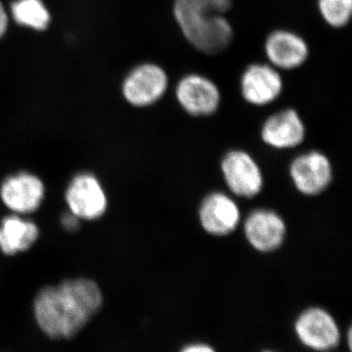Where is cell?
I'll return each instance as SVG.
<instances>
[{
    "label": "cell",
    "instance_id": "1",
    "mask_svg": "<svg viewBox=\"0 0 352 352\" xmlns=\"http://www.w3.org/2000/svg\"><path fill=\"white\" fill-rule=\"evenodd\" d=\"M99 285L89 278L64 280L41 288L32 310L39 329L51 340H71L78 335L103 307Z\"/></svg>",
    "mask_w": 352,
    "mask_h": 352
},
{
    "label": "cell",
    "instance_id": "2",
    "mask_svg": "<svg viewBox=\"0 0 352 352\" xmlns=\"http://www.w3.org/2000/svg\"><path fill=\"white\" fill-rule=\"evenodd\" d=\"M173 14L184 38L201 53L217 54L232 41V27L224 15L177 2H173Z\"/></svg>",
    "mask_w": 352,
    "mask_h": 352
},
{
    "label": "cell",
    "instance_id": "3",
    "mask_svg": "<svg viewBox=\"0 0 352 352\" xmlns=\"http://www.w3.org/2000/svg\"><path fill=\"white\" fill-rule=\"evenodd\" d=\"M294 333L302 346L314 352H333L342 340L335 317L321 307L302 310L294 322Z\"/></svg>",
    "mask_w": 352,
    "mask_h": 352
},
{
    "label": "cell",
    "instance_id": "4",
    "mask_svg": "<svg viewBox=\"0 0 352 352\" xmlns=\"http://www.w3.org/2000/svg\"><path fill=\"white\" fill-rule=\"evenodd\" d=\"M72 214L80 220L100 219L107 210V197L96 176L85 173L76 175L65 194Z\"/></svg>",
    "mask_w": 352,
    "mask_h": 352
},
{
    "label": "cell",
    "instance_id": "5",
    "mask_svg": "<svg viewBox=\"0 0 352 352\" xmlns=\"http://www.w3.org/2000/svg\"><path fill=\"white\" fill-rule=\"evenodd\" d=\"M168 78L156 64H143L132 69L124 80L122 91L129 103L135 107H148L166 94Z\"/></svg>",
    "mask_w": 352,
    "mask_h": 352
},
{
    "label": "cell",
    "instance_id": "6",
    "mask_svg": "<svg viewBox=\"0 0 352 352\" xmlns=\"http://www.w3.org/2000/svg\"><path fill=\"white\" fill-rule=\"evenodd\" d=\"M222 175L234 195L252 198L263 189V177L258 164L247 152H229L221 162Z\"/></svg>",
    "mask_w": 352,
    "mask_h": 352
},
{
    "label": "cell",
    "instance_id": "7",
    "mask_svg": "<svg viewBox=\"0 0 352 352\" xmlns=\"http://www.w3.org/2000/svg\"><path fill=\"white\" fill-rule=\"evenodd\" d=\"M175 95L183 110L194 117L212 115L219 107L220 92L217 85L198 74L183 76L176 85Z\"/></svg>",
    "mask_w": 352,
    "mask_h": 352
},
{
    "label": "cell",
    "instance_id": "8",
    "mask_svg": "<svg viewBox=\"0 0 352 352\" xmlns=\"http://www.w3.org/2000/svg\"><path fill=\"white\" fill-rule=\"evenodd\" d=\"M45 187L38 176L21 171L9 176L0 186V198L9 210L17 214H31L43 203Z\"/></svg>",
    "mask_w": 352,
    "mask_h": 352
},
{
    "label": "cell",
    "instance_id": "9",
    "mask_svg": "<svg viewBox=\"0 0 352 352\" xmlns=\"http://www.w3.org/2000/svg\"><path fill=\"white\" fill-rule=\"evenodd\" d=\"M289 175L296 188L303 195H318L332 182V164L325 155L312 151L292 162Z\"/></svg>",
    "mask_w": 352,
    "mask_h": 352
},
{
    "label": "cell",
    "instance_id": "10",
    "mask_svg": "<svg viewBox=\"0 0 352 352\" xmlns=\"http://www.w3.org/2000/svg\"><path fill=\"white\" fill-rule=\"evenodd\" d=\"M283 90V80L274 67L250 65L241 78V91L248 103L265 106L276 100Z\"/></svg>",
    "mask_w": 352,
    "mask_h": 352
},
{
    "label": "cell",
    "instance_id": "11",
    "mask_svg": "<svg viewBox=\"0 0 352 352\" xmlns=\"http://www.w3.org/2000/svg\"><path fill=\"white\" fill-rule=\"evenodd\" d=\"M244 232L248 242L256 251L272 252L284 242L286 224L277 212L259 208L245 219Z\"/></svg>",
    "mask_w": 352,
    "mask_h": 352
},
{
    "label": "cell",
    "instance_id": "12",
    "mask_svg": "<svg viewBox=\"0 0 352 352\" xmlns=\"http://www.w3.org/2000/svg\"><path fill=\"white\" fill-rule=\"evenodd\" d=\"M204 230L214 236L232 233L241 221L240 208L231 197L214 192L206 197L199 210Z\"/></svg>",
    "mask_w": 352,
    "mask_h": 352
},
{
    "label": "cell",
    "instance_id": "13",
    "mask_svg": "<svg viewBox=\"0 0 352 352\" xmlns=\"http://www.w3.org/2000/svg\"><path fill=\"white\" fill-rule=\"evenodd\" d=\"M264 47L271 65L281 69L298 68L309 54L307 41L296 32L286 30L271 32Z\"/></svg>",
    "mask_w": 352,
    "mask_h": 352
},
{
    "label": "cell",
    "instance_id": "14",
    "mask_svg": "<svg viewBox=\"0 0 352 352\" xmlns=\"http://www.w3.org/2000/svg\"><path fill=\"white\" fill-rule=\"evenodd\" d=\"M305 136V124L293 109H286L270 116L261 129L263 142L276 149L295 148L302 144Z\"/></svg>",
    "mask_w": 352,
    "mask_h": 352
},
{
    "label": "cell",
    "instance_id": "15",
    "mask_svg": "<svg viewBox=\"0 0 352 352\" xmlns=\"http://www.w3.org/2000/svg\"><path fill=\"white\" fill-rule=\"evenodd\" d=\"M39 234L38 226L31 220L7 215L0 223V251L9 256L29 251L38 240Z\"/></svg>",
    "mask_w": 352,
    "mask_h": 352
},
{
    "label": "cell",
    "instance_id": "16",
    "mask_svg": "<svg viewBox=\"0 0 352 352\" xmlns=\"http://www.w3.org/2000/svg\"><path fill=\"white\" fill-rule=\"evenodd\" d=\"M11 12L18 24L36 31H43L50 25V13L41 0H16Z\"/></svg>",
    "mask_w": 352,
    "mask_h": 352
},
{
    "label": "cell",
    "instance_id": "17",
    "mask_svg": "<svg viewBox=\"0 0 352 352\" xmlns=\"http://www.w3.org/2000/svg\"><path fill=\"white\" fill-rule=\"evenodd\" d=\"M318 9L324 21L338 29L351 21L352 0H318Z\"/></svg>",
    "mask_w": 352,
    "mask_h": 352
},
{
    "label": "cell",
    "instance_id": "18",
    "mask_svg": "<svg viewBox=\"0 0 352 352\" xmlns=\"http://www.w3.org/2000/svg\"><path fill=\"white\" fill-rule=\"evenodd\" d=\"M185 6L201 7L212 12L224 15L231 8L232 0H175Z\"/></svg>",
    "mask_w": 352,
    "mask_h": 352
},
{
    "label": "cell",
    "instance_id": "19",
    "mask_svg": "<svg viewBox=\"0 0 352 352\" xmlns=\"http://www.w3.org/2000/svg\"><path fill=\"white\" fill-rule=\"evenodd\" d=\"M62 226L65 230L68 231L69 233H75L78 232L80 228V219H78V217H76L75 214L69 212H65V214H62L61 219Z\"/></svg>",
    "mask_w": 352,
    "mask_h": 352
},
{
    "label": "cell",
    "instance_id": "20",
    "mask_svg": "<svg viewBox=\"0 0 352 352\" xmlns=\"http://www.w3.org/2000/svg\"><path fill=\"white\" fill-rule=\"evenodd\" d=\"M178 352H219L214 346L206 342H191L180 347Z\"/></svg>",
    "mask_w": 352,
    "mask_h": 352
},
{
    "label": "cell",
    "instance_id": "21",
    "mask_svg": "<svg viewBox=\"0 0 352 352\" xmlns=\"http://www.w3.org/2000/svg\"><path fill=\"white\" fill-rule=\"evenodd\" d=\"M7 27H8V18H7L6 9L0 2V38L6 34Z\"/></svg>",
    "mask_w": 352,
    "mask_h": 352
},
{
    "label": "cell",
    "instance_id": "22",
    "mask_svg": "<svg viewBox=\"0 0 352 352\" xmlns=\"http://www.w3.org/2000/svg\"><path fill=\"white\" fill-rule=\"evenodd\" d=\"M346 346L349 351L352 349V328L349 326L346 332Z\"/></svg>",
    "mask_w": 352,
    "mask_h": 352
},
{
    "label": "cell",
    "instance_id": "23",
    "mask_svg": "<svg viewBox=\"0 0 352 352\" xmlns=\"http://www.w3.org/2000/svg\"><path fill=\"white\" fill-rule=\"evenodd\" d=\"M259 352H280V351H275V349H263V351H259Z\"/></svg>",
    "mask_w": 352,
    "mask_h": 352
}]
</instances>
